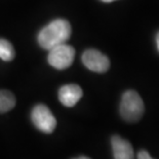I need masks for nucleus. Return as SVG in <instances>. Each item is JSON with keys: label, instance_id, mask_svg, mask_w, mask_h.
<instances>
[{"label": "nucleus", "instance_id": "obj_1", "mask_svg": "<svg viewBox=\"0 0 159 159\" xmlns=\"http://www.w3.org/2000/svg\"><path fill=\"white\" fill-rule=\"evenodd\" d=\"M71 25L68 21L63 19H57L50 22L38 33V43L42 48L49 50L57 45L66 43L70 38Z\"/></svg>", "mask_w": 159, "mask_h": 159}, {"label": "nucleus", "instance_id": "obj_2", "mask_svg": "<svg viewBox=\"0 0 159 159\" xmlns=\"http://www.w3.org/2000/svg\"><path fill=\"white\" fill-rule=\"evenodd\" d=\"M145 112L144 102L137 91L127 90L120 102V115L127 122H137Z\"/></svg>", "mask_w": 159, "mask_h": 159}, {"label": "nucleus", "instance_id": "obj_3", "mask_svg": "<svg viewBox=\"0 0 159 159\" xmlns=\"http://www.w3.org/2000/svg\"><path fill=\"white\" fill-rule=\"evenodd\" d=\"M74 57H75V50L73 47L63 43L49 49L47 61L53 68L64 70L72 65Z\"/></svg>", "mask_w": 159, "mask_h": 159}, {"label": "nucleus", "instance_id": "obj_4", "mask_svg": "<svg viewBox=\"0 0 159 159\" xmlns=\"http://www.w3.org/2000/svg\"><path fill=\"white\" fill-rule=\"evenodd\" d=\"M31 119L38 130L44 134H52L57 126V120L45 105H37L32 110Z\"/></svg>", "mask_w": 159, "mask_h": 159}, {"label": "nucleus", "instance_id": "obj_5", "mask_svg": "<svg viewBox=\"0 0 159 159\" xmlns=\"http://www.w3.org/2000/svg\"><path fill=\"white\" fill-rule=\"evenodd\" d=\"M84 66L97 73H105L110 68V61L107 56L97 49H87L82 55Z\"/></svg>", "mask_w": 159, "mask_h": 159}, {"label": "nucleus", "instance_id": "obj_6", "mask_svg": "<svg viewBox=\"0 0 159 159\" xmlns=\"http://www.w3.org/2000/svg\"><path fill=\"white\" fill-rule=\"evenodd\" d=\"M82 89L77 84H66L59 90V100L64 106L73 107L82 98Z\"/></svg>", "mask_w": 159, "mask_h": 159}, {"label": "nucleus", "instance_id": "obj_7", "mask_svg": "<svg viewBox=\"0 0 159 159\" xmlns=\"http://www.w3.org/2000/svg\"><path fill=\"white\" fill-rule=\"evenodd\" d=\"M111 146L114 159H134V149L127 140L119 136H113Z\"/></svg>", "mask_w": 159, "mask_h": 159}, {"label": "nucleus", "instance_id": "obj_8", "mask_svg": "<svg viewBox=\"0 0 159 159\" xmlns=\"http://www.w3.org/2000/svg\"><path fill=\"white\" fill-rule=\"evenodd\" d=\"M16 106V98L9 90H0V113L11 111Z\"/></svg>", "mask_w": 159, "mask_h": 159}, {"label": "nucleus", "instance_id": "obj_9", "mask_svg": "<svg viewBox=\"0 0 159 159\" xmlns=\"http://www.w3.org/2000/svg\"><path fill=\"white\" fill-rule=\"evenodd\" d=\"M16 52L13 46L8 40L0 38V59L5 62H9L15 59Z\"/></svg>", "mask_w": 159, "mask_h": 159}, {"label": "nucleus", "instance_id": "obj_10", "mask_svg": "<svg viewBox=\"0 0 159 159\" xmlns=\"http://www.w3.org/2000/svg\"><path fill=\"white\" fill-rule=\"evenodd\" d=\"M138 159H153L146 150H141L138 153Z\"/></svg>", "mask_w": 159, "mask_h": 159}, {"label": "nucleus", "instance_id": "obj_11", "mask_svg": "<svg viewBox=\"0 0 159 159\" xmlns=\"http://www.w3.org/2000/svg\"><path fill=\"white\" fill-rule=\"evenodd\" d=\"M156 45H157V49L159 52V32L156 34Z\"/></svg>", "mask_w": 159, "mask_h": 159}, {"label": "nucleus", "instance_id": "obj_12", "mask_svg": "<svg viewBox=\"0 0 159 159\" xmlns=\"http://www.w3.org/2000/svg\"><path fill=\"white\" fill-rule=\"evenodd\" d=\"M74 159H90V158L86 157V156H79V157H77V158H74Z\"/></svg>", "mask_w": 159, "mask_h": 159}, {"label": "nucleus", "instance_id": "obj_13", "mask_svg": "<svg viewBox=\"0 0 159 159\" xmlns=\"http://www.w3.org/2000/svg\"><path fill=\"white\" fill-rule=\"evenodd\" d=\"M103 2H107V3H109V2H113L115 1V0H102Z\"/></svg>", "mask_w": 159, "mask_h": 159}]
</instances>
